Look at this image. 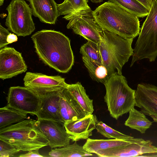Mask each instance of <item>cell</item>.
I'll return each instance as SVG.
<instances>
[{
	"mask_svg": "<svg viewBox=\"0 0 157 157\" xmlns=\"http://www.w3.org/2000/svg\"><path fill=\"white\" fill-rule=\"evenodd\" d=\"M59 15H67L90 9L87 0H64L57 5Z\"/></svg>",
	"mask_w": 157,
	"mask_h": 157,
	"instance_id": "obj_25",
	"label": "cell"
},
{
	"mask_svg": "<svg viewBox=\"0 0 157 157\" xmlns=\"http://www.w3.org/2000/svg\"><path fill=\"white\" fill-rule=\"evenodd\" d=\"M27 67L21 53L13 48L5 47L0 50V78L3 80L25 72Z\"/></svg>",
	"mask_w": 157,
	"mask_h": 157,
	"instance_id": "obj_11",
	"label": "cell"
},
{
	"mask_svg": "<svg viewBox=\"0 0 157 157\" xmlns=\"http://www.w3.org/2000/svg\"><path fill=\"white\" fill-rule=\"evenodd\" d=\"M92 2L95 3H100L102 2L103 0H90Z\"/></svg>",
	"mask_w": 157,
	"mask_h": 157,
	"instance_id": "obj_33",
	"label": "cell"
},
{
	"mask_svg": "<svg viewBox=\"0 0 157 157\" xmlns=\"http://www.w3.org/2000/svg\"><path fill=\"white\" fill-rule=\"evenodd\" d=\"M150 116L155 122H157V117L153 115H150Z\"/></svg>",
	"mask_w": 157,
	"mask_h": 157,
	"instance_id": "obj_34",
	"label": "cell"
},
{
	"mask_svg": "<svg viewBox=\"0 0 157 157\" xmlns=\"http://www.w3.org/2000/svg\"><path fill=\"white\" fill-rule=\"evenodd\" d=\"M133 40L103 29L98 48L102 63L112 75H122L123 67L133 54Z\"/></svg>",
	"mask_w": 157,
	"mask_h": 157,
	"instance_id": "obj_3",
	"label": "cell"
},
{
	"mask_svg": "<svg viewBox=\"0 0 157 157\" xmlns=\"http://www.w3.org/2000/svg\"><path fill=\"white\" fill-rule=\"evenodd\" d=\"M93 17L103 30L126 39H133L139 34L138 17L120 6L109 1L92 11Z\"/></svg>",
	"mask_w": 157,
	"mask_h": 157,
	"instance_id": "obj_2",
	"label": "cell"
},
{
	"mask_svg": "<svg viewBox=\"0 0 157 157\" xmlns=\"http://www.w3.org/2000/svg\"><path fill=\"white\" fill-rule=\"evenodd\" d=\"M90 8L64 15L63 18L69 21L67 27L71 29L87 41L98 44L103 29L94 20Z\"/></svg>",
	"mask_w": 157,
	"mask_h": 157,
	"instance_id": "obj_7",
	"label": "cell"
},
{
	"mask_svg": "<svg viewBox=\"0 0 157 157\" xmlns=\"http://www.w3.org/2000/svg\"><path fill=\"white\" fill-rule=\"evenodd\" d=\"M94 156L93 153L86 151L78 144L76 141L72 144L52 149L48 153V156L58 157H83Z\"/></svg>",
	"mask_w": 157,
	"mask_h": 157,
	"instance_id": "obj_21",
	"label": "cell"
},
{
	"mask_svg": "<svg viewBox=\"0 0 157 157\" xmlns=\"http://www.w3.org/2000/svg\"><path fill=\"white\" fill-rule=\"evenodd\" d=\"M40 149H36L34 150L30 151H27V152L20 155L18 156L20 157H43L44 156L41 155L39 152Z\"/></svg>",
	"mask_w": 157,
	"mask_h": 157,
	"instance_id": "obj_30",
	"label": "cell"
},
{
	"mask_svg": "<svg viewBox=\"0 0 157 157\" xmlns=\"http://www.w3.org/2000/svg\"><path fill=\"white\" fill-rule=\"evenodd\" d=\"M66 89L87 115L92 114L94 111L93 100L89 98L80 82L68 84Z\"/></svg>",
	"mask_w": 157,
	"mask_h": 157,
	"instance_id": "obj_19",
	"label": "cell"
},
{
	"mask_svg": "<svg viewBox=\"0 0 157 157\" xmlns=\"http://www.w3.org/2000/svg\"><path fill=\"white\" fill-rule=\"evenodd\" d=\"M104 85L106 90L104 101L113 118L117 120L135 106L136 90L128 86L122 75H113Z\"/></svg>",
	"mask_w": 157,
	"mask_h": 157,
	"instance_id": "obj_5",
	"label": "cell"
},
{
	"mask_svg": "<svg viewBox=\"0 0 157 157\" xmlns=\"http://www.w3.org/2000/svg\"><path fill=\"white\" fill-rule=\"evenodd\" d=\"M10 33L8 29L3 27L0 24V48L6 46L8 44L7 39L8 36Z\"/></svg>",
	"mask_w": 157,
	"mask_h": 157,
	"instance_id": "obj_29",
	"label": "cell"
},
{
	"mask_svg": "<svg viewBox=\"0 0 157 157\" xmlns=\"http://www.w3.org/2000/svg\"><path fill=\"white\" fill-rule=\"evenodd\" d=\"M141 138L94 139L88 138L83 146L88 152L94 153L97 151L124 146L140 140Z\"/></svg>",
	"mask_w": 157,
	"mask_h": 157,
	"instance_id": "obj_18",
	"label": "cell"
},
{
	"mask_svg": "<svg viewBox=\"0 0 157 157\" xmlns=\"http://www.w3.org/2000/svg\"><path fill=\"white\" fill-rule=\"evenodd\" d=\"M146 8L150 10L152 4L153 0H137Z\"/></svg>",
	"mask_w": 157,
	"mask_h": 157,
	"instance_id": "obj_32",
	"label": "cell"
},
{
	"mask_svg": "<svg viewBox=\"0 0 157 157\" xmlns=\"http://www.w3.org/2000/svg\"><path fill=\"white\" fill-rule=\"evenodd\" d=\"M21 151L8 142L0 139V157H12Z\"/></svg>",
	"mask_w": 157,
	"mask_h": 157,
	"instance_id": "obj_28",
	"label": "cell"
},
{
	"mask_svg": "<svg viewBox=\"0 0 157 157\" xmlns=\"http://www.w3.org/2000/svg\"><path fill=\"white\" fill-rule=\"evenodd\" d=\"M108 0L120 6L138 17L147 16L150 11L137 0Z\"/></svg>",
	"mask_w": 157,
	"mask_h": 157,
	"instance_id": "obj_24",
	"label": "cell"
},
{
	"mask_svg": "<svg viewBox=\"0 0 157 157\" xmlns=\"http://www.w3.org/2000/svg\"><path fill=\"white\" fill-rule=\"evenodd\" d=\"M135 106L145 114L157 117V87L148 84H140L136 91Z\"/></svg>",
	"mask_w": 157,
	"mask_h": 157,
	"instance_id": "obj_13",
	"label": "cell"
},
{
	"mask_svg": "<svg viewBox=\"0 0 157 157\" xmlns=\"http://www.w3.org/2000/svg\"><path fill=\"white\" fill-rule=\"evenodd\" d=\"M152 124V122L147 118L143 112L137 110L134 107L129 112L128 117L124 123L125 126L137 130L142 134L144 133Z\"/></svg>",
	"mask_w": 157,
	"mask_h": 157,
	"instance_id": "obj_22",
	"label": "cell"
},
{
	"mask_svg": "<svg viewBox=\"0 0 157 157\" xmlns=\"http://www.w3.org/2000/svg\"><path fill=\"white\" fill-rule=\"evenodd\" d=\"M59 103L61 121L64 123L82 118L87 115L72 97L66 88L61 91Z\"/></svg>",
	"mask_w": 157,
	"mask_h": 157,
	"instance_id": "obj_17",
	"label": "cell"
},
{
	"mask_svg": "<svg viewBox=\"0 0 157 157\" xmlns=\"http://www.w3.org/2000/svg\"><path fill=\"white\" fill-rule=\"evenodd\" d=\"M6 10L5 25L18 36L29 35L35 29L31 8L25 0H12Z\"/></svg>",
	"mask_w": 157,
	"mask_h": 157,
	"instance_id": "obj_6",
	"label": "cell"
},
{
	"mask_svg": "<svg viewBox=\"0 0 157 157\" xmlns=\"http://www.w3.org/2000/svg\"><path fill=\"white\" fill-rule=\"evenodd\" d=\"M33 15L42 22L55 24L59 16L57 5L54 0H27Z\"/></svg>",
	"mask_w": 157,
	"mask_h": 157,
	"instance_id": "obj_16",
	"label": "cell"
},
{
	"mask_svg": "<svg viewBox=\"0 0 157 157\" xmlns=\"http://www.w3.org/2000/svg\"><path fill=\"white\" fill-rule=\"evenodd\" d=\"M25 86L40 97L46 94L67 88L64 78L59 75L50 76L41 73L27 72L23 78Z\"/></svg>",
	"mask_w": 157,
	"mask_h": 157,
	"instance_id": "obj_9",
	"label": "cell"
},
{
	"mask_svg": "<svg viewBox=\"0 0 157 157\" xmlns=\"http://www.w3.org/2000/svg\"><path fill=\"white\" fill-rule=\"evenodd\" d=\"M64 126L73 141L87 139L92 135L93 130L96 129L94 116L88 114L82 118L67 121Z\"/></svg>",
	"mask_w": 157,
	"mask_h": 157,
	"instance_id": "obj_14",
	"label": "cell"
},
{
	"mask_svg": "<svg viewBox=\"0 0 157 157\" xmlns=\"http://www.w3.org/2000/svg\"><path fill=\"white\" fill-rule=\"evenodd\" d=\"M6 99L9 106L26 114L35 115L41 98L25 86H16L10 88Z\"/></svg>",
	"mask_w": 157,
	"mask_h": 157,
	"instance_id": "obj_8",
	"label": "cell"
},
{
	"mask_svg": "<svg viewBox=\"0 0 157 157\" xmlns=\"http://www.w3.org/2000/svg\"><path fill=\"white\" fill-rule=\"evenodd\" d=\"M27 114L8 105L0 109V129L25 120Z\"/></svg>",
	"mask_w": 157,
	"mask_h": 157,
	"instance_id": "obj_23",
	"label": "cell"
},
{
	"mask_svg": "<svg viewBox=\"0 0 157 157\" xmlns=\"http://www.w3.org/2000/svg\"><path fill=\"white\" fill-rule=\"evenodd\" d=\"M0 139L19 148L21 151L35 150L48 145V141L35 124L25 120L0 129Z\"/></svg>",
	"mask_w": 157,
	"mask_h": 157,
	"instance_id": "obj_4",
	"label": "cell"
},
{
	"mask_svg": "<svg viewBox=\"0 0 157 157\" xmlns=\"http://www.w3.org/2000/svg\"><path fill=\"white\" fill-rule=\"evenodd\" d=\"M80 53L81 54L82 57L102 63L98 44L87 41L86 43L81 47Z\"/></svg>",
	"mask_w": 157,
	"mask_h": 157,
	"instance_id": "obj_27",
	"label": "cell"
},
{
	"mask_svg": "<svg viewBox=\"0 0 157 157\" xmlns=\"http://www.w3.org/2000/svg\"><path fill=\"white\" fill-rule=\"evenodd\" d=\"M95 154L100 157L157 156V147L150 140L141 139L126 145L98 151Z\"/></svg>",
	"mask_w": 157,
	"mask_h": 157,
	"instance_id": "obj_10",
	"label": "cell"
},
{
	"mask_svg": "<svg viewBox=\"0 0 157 157\" xmlns=\"http://www.w3.org/2000/svg\"><path fill=\"white\" fill-rule=\"evenodd\" d=\"M64 124L52 120H37L35 121L36 125L47 138L51 149L70 144L71 136L67 132Z\"/></svg>",
	"mask_w": 157,
	"mask_h": 157,
	"instance_id": "obj_12",
	"label": "cell"
},
{
	"mask_svg": "<svg viewBox=\"0 0 157 157\" xmlns=\"http://www.w3.org/2000/svg\"><path fill=\"white\" fill-rule=\"evenodd\" d=\"M18 38L17 35L14 33H10L8 36L7 41L8 43L11 44L17 41Z\"/></svg>",
	"mask_w": 157,
	"mask_h": 157,
	"instance_id": "obj_31",
	"label": "cell"
},
{
	"mask_svg": "<svg viewBox=\"0 0 157 157\" xmlns=\"http://www.w3.org/2000/svg\"><path fill=\"white\" fill-rule=\"evenodd\" d=\"M96 123V129L98 132L108 139H125L132 138L134 137L124 134L113 128L104 123L99 121L94 115Z\"/></svg>",
	"mask_w": 157,
	"mask_h": 157,
	"instance_id": "obj_26",
	"label": "cell"
},
{
	"mask_svg": "<svg viewBox=\"0 0 157 157\" xmlns=\"http://www.w3.org/2000/svg\"><path fill=\"white\" fill-rule=\"evenodd\" d=\"M4 0H0V6H1L3 5Z\"/></svg>",
	"mask_w": 157,
	"mask_h": 157,
	"instance_id": "obj_35",
	"label": "cell"
},
{
	"mask_svg": "<svg viewBox=\"0 0 157 157\" xmlns=\"http://www.w3.org/2000/svg\"><path fill=\"white\" fill-rule=\"evenodd\" d=\"M82 59L93 80L104 85L113 75L102 63L83 57Z\"/></svg>",
	"mask_w": 157,
	"mask_h": 157,
	"instance_id": "obj_20",
	"label": "cell"
},
{
	"mask_svg": "<svg viewBox=\"0 0 157 157\" xmlns=\"http://www.w3.org/2000/svg\"><path fill=\"white\" fill-rule=\"evenodd\" d=\"M35 52L46 65L57 71L68 72L74 63L70 40L62 33L43 29L31 36Z\"/></svg>",
	"mask_w": 157,
	"mask_h": 157,
	"instance_id": "obj_1",
	"label": "cell"
},
{
	"mask_svg": "<svg viewBox=\"0 0 157 157\" xmlns=\"http://www.w3.org/2000/svg\"><path fill=\"white\" fill-rule=\"evenodd\" d=\"M62 90L48 93L40 97L38 110L35 114L38 120H52L62 122L59 101Z\"/></svg>",
	"mask_w": 157,
	"mask_h": 157,
	"instance_id": "obj_15",
	"label": "cell"
}]
</instances>
